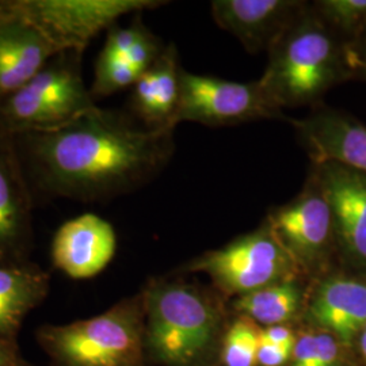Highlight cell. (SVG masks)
Segmentation results:
<instances>
[{"label":"cell","instance_id":"7402d4cb","mask_svg":"<svg viewBox=\"0 0 366 366\" xmlns=\"http://www.w3.org/2000/svg\"><path fill=\"white\" fill-rule=\"evenodd\" d=\"M140 75L142 74L125 59L101 51L95 63L94 80L90 87L92 99L97 102V99L113 95L127 87H133Z\"/></svg>","mask_w":366,"mask_h":366},{"label":"cell","instance_id":"ba28073f","mask_svg":"<svg viewBox=\"0 0 366 366\" xmlns=\"http://www.w3.org/2000/svg\"><path fill=\"white\" fill-rule=\"evenodd\" d=\"M284 119L257 81L242 83L225 79L181 72L179 102L172 119L175 128L181 122H197L207 127H232L259 119Z\"/></svg>","mask_w":366,"mask_h":366},{"label":"cell","instance_id":"7c38bea8","mask_svg":"<svg viewBox=\"0 0 366 366\" xmlns=\"http://www.w3.org/2000/svg\"><path fill=\"white\" fill-rule=\"evenodd\" d=\"M116 251L113 225L95 213H83L56 231L51 259L54 269L71 280H90L105 270Z\"/></svg>","mask_w":366,"mask_h":366},{"label":"cell","instance_id":"8992f818","mask_svg":"<svg viewBox=\"0 0 366 366\" xmlns=\"http://www.w3.org/2000/svg\"><path fill=\"white\" fill-rule=\"evenodd\" d=\"M184 269L209 275L217 288L237 297L302 277L266 220L258 229L239 236L222 249L204 254Z\"/></svg>","mask_w":366,"mask_h":366},{"label":"cell","instance_id":"d6986e66","mask_svg":"<svg viewBox=\"0 0 366 366\" xmlns=\"http://www.w3.org/2000/svg\"><path fill=\"white\" fill-rule=\"evenodd\" d=\"M308 293L300 278L288 280L254 290L237 297L235 308L263 327L282 326L293 320L305 308Z\"/></svg>","mask_w":366,"mask_h":366},{"label":"cell","instance_id":"277c9868","mask_svg":"<svg viewBox=\"0 0 366 366\" xmlns=\"http://www.w3.org/2000/svg\"><path fill=\"white\" fill-rule=\"evenodd\" d=\"M37 340L54 366H144L143 295L89 319L44 326Z\"/></svg>","mask_w":366,"mask_h":366},{"label":"cell","instance_id":"ac0fdd59","mask_svg":"<svg viewBox=\"0 0 366 366\" xmlns=\"http://www.w3.org/2000/svg\"><path fill=\"white\" fill-rule=\"evenodd\" d=\"M51 277L37 263L0 261V337L16 340L27 315L46 299Z\"/></svg>","mask_w":366,"mask_h":366},{"label":"cell","instance_id":"5bb4252c","mask_svg":"<svg viewBox=\"0 0 366 366\" xmlns=\"http://www.w3.org/2000/svg\"><path fill=\"white\" fill-rule=\"evenodd\" d=\"M304 311L319 331L342 345H352L366 326V280L326 275L310 290Z\"/></svg>","mask_w":366,"mask_h":366},{"label":"cell","instance_id":"e0dca14e","mask_svg":"<svg viewBox=\"0 0 366 366\" xmlns=\"http://www.w3.org/2000/svg\"><path fill=\"white\" fill-rule=\"evenodd\" d=\"M181 72L177 46H164L155 64L140 75L133 86L132 116L148 129H175V116L179 94Z\"/></svg>","mask_w":366,"mask_h":366},{"label":"cell","instance_id":"484cf974","mask_svg":"<svg viewBox=\"0 0 366 366\" xmlns=\"http://www.w3.org/2000/svg\"><path fill=\"white\" fill-rule=\"evenodd\" d=\"M292 354L293 352L290 350L262 342L259 337V347H258V357H257L258 366H287Z\"/></svg>","mask_w":366,"mask_h":366},{"label":"cell","instance_id":"3957f363","mask_svg":"<svg viewBox=\"0 0 366 366\" xmlns=\"http://www.w3.org/2000/svg\"><path fill=\"white\" fill-rule=\"evenodd\" d=\"M142 295L145 353L152 361L196 366L209 355L222 325L216 301L177 280H152Z\"/></svg>","mask_w":366,"mask_h":366},{"label":"cell","instance_id":"6da1fadb","mask_svg":"<svg viewBox=\"0 0 366 366\" xmlns=\"http://www.w3.org/2000/svg\"><path fill=\"white\" fill-rule=\"evenodd\" d=\"M30 189L51 198L99 202L154 179L174 154L172 129L97 106L51 132L14 136Z\"/></svg>","mask_w":366,"mask_h":366},{"label":"cell","instance_id":"9c48e42d","mask_svg":"<svg viewBox=\"0 0 366 366\" xmlns=\"http://www.w3.org/2000/svg\"><path fill=\"white\" fill-rule=\"evenodd\" d=\"M266 222L302 275L320 272L337 247L331 208L312 174L292 201L269 212Z\"/></svg>","mask_w":366,"mask_h":366},{"label":"cell","instance_id":"4fadbf2b","mask_svg":"<svg viewBox=\"0 0 366 366\" xmlns=\"http://www.w3.org/2000/svg\"><path fill=\"white\" fill-rule=\"evenodd\" d=\"M290 122L314 164L337 163L366 175V125L328 107Z\"/></svg>","mask_w":366,"mask_h":366},{"label":"cell","instance_id":"8fae6325","mask_svg":"<svg viewBox=\"0 0 366 366\" xmlns=\"http://www.w3.org/2000/svg\"><path fill=\"white\" fill-rule=\"evenodd\" d=\"M33 197L13 136L0 131V261H27Z\"/></svg>","mask_w":366,"mask_h":366},{"label":"cell","instance_id":"4316f807","mask_svg":"<svg viewBox=\"0 0 366 366\" xmlns=\"http://www.w3.org/2000/svg\"><path fill=\"white\" fill-rule=\"evenodd\" d=\"M350 64L354 75L366 79V27L362 33L349 44Z\"/></svg>","mask_w":366,"mask_h":366},{"label":"cell","instance_id":"5b68a950","mask_svg":"<svg viewBox=\"0 0 366 366\" xmlns=\"http://www.w3.org/2000/svg\"><path fill=\"white\" fill-rule=\"evenodd\" d=\"M81 51L56 53L0 104V131L10 136L51 132L97 107L81 74Z\"/></svg>","mask_w":366,"mask_h":366},{"label":"cell","instance_id":"ffe728a7","mask_svg":"<svg viewBox=\"0 0 366 366\" xmlns=\"http://www.w3.org/2000/svg\"><path fill=\"white\" fill-rule=\"evenodd\" d=\"M312 9L346 44H352L366 27V0H319Z\"/></svg>","mask_w":366,"mask_h":366},{"label":"cell","instance_id":"cb8c5ba5","mask_svg":"<svg viewBox=\"0 0 366 366\" xmlns=\"http://www.w3.org/2000/svg\"><path fill=\"white\" fill-rule=\"evenodd\" d=\"M139 16L140 14L136 15L134 21L129 26L122 27L114 25L110 27L107 30V37H106L102 52L125 59L127 54L131 51L132 46L137 42V39H140V36L143 34L147 27Z\"/></svg>","mask_w":366,"mask_h":366},{"label":"cell","instance_id":"83f0119b","mask_svg":"<svg viewBox=\"0 0 366 366\" xmlns=\"http://www.w3.org/2000/svg\"><path fill=\"white\" fill-rule=\"evenodd\" d=\"M22 361L18 340L0 337V366H19Z\"/></svg>","mask_w":366,"mask_h":366},{"label":"cell","instance_id":"30bf717a","mask_svg":"<svg viewBox=\"0 0 366 366\" xmlns=\"http://www.w3.org/2000/svg\"><path fill=\"white\" fill-rule=\"evenodd\" d=\"M311 174L330 204L337 249L366 270V175L330 162L316 163Z\"/></svg>","mask_w":366,"mask_h":366},{"label":"cell","instance_id":"603a6c76","mask_svg":"<svg viewBox=\"0 0 366 366\" xmlns=\"http://www.w3.org/2000/svg\"><path fill=\"white\" fill-rule=\"evenodd\" d=\"M340 358V342L317 330L301 334L287 366H338Z\"/></svg>","mask_w":366,"mask_h":366},{"label":"cell","instance_id":"9a60e30c","mask_svg":"<svg viewBox=\"0 0 366 366\" xmlns=\"http://www.w3.org/2000/svg\"><path fill=\"white\" fill-rule=\"evenodd\" d=\"M307 6L300 0H213L214 22L251 53L269 51Z\"/></svg>","mask_w":366,"mask_h":366},{"label":"cell","instance_id":"f546056e","mask_svg":"<svg viewBox=\"0 0 366 366\" xmlns=\"http://www.w3.org/2000/svg\"><path fill=\"white\" fill-rule=\"evenodd\" d=\"M19 366H33L31 365V364H29V362H27V361H25V360H24V361H22V362H21V365Z\"/></svg>","mask_w":366,"mask_h":366},{"label":"cell","instance_id":"f1b7e54d","mask_svg":"<svg viewBox=\"0 0 366 366\" xmlns=\"http://www.w3.org/2000/svg\"><path fill=\"white\" fill-rule=\"evenodd\" d=\"M360 347H361V353H362V357H364V361H365L366 364V326L362 330L361 337H360Z\"/></svg>","mask_w":366,"mask_h":366},{"label":"cell","instance_id":"d4e9b609","mask_svg":"<svg viewBox=\"0 0 366 366\" xmlns=\"http://www.w3.org/2000/svg\"><path fill=\"white\" fill-rule=\"evenodd\" d=\"M261 340L293 352L297 338L292 328H289L287 325H282L261 328Z\"/></svg>","mask_w":366,"mask_h":366},{"label":"cell","instance_id":"7a4b0ae2","mask_svg":"<svg viewBox=\"0 0 366 366\" xmlns=\"http://www.w3.org/2000/svg\"><path fill=\"white\" fill-rule=\"evenodd\" d=\"M267 52L259 83L280 110L316 105L330 89L353 76L349 44L308 4Z\"/></svg>","mask_w":366,"mask_h":366},{"label":"cell","instance_id":"52a82bcc","mask_svg":"<svg viewBox=\"0 0 366 366\" xmlns=\"http://www.w3.org/2000/svg\"><path fill=\"white\" fill-rule=\"evenodd\" d=\"M164 4L157 0H0V7L19 15L48 39L57 52L81 51L101 31L129 14Z\"/></svg>","mask_w":366,"mask_h":366},{"label":"cell","instance_id":"44dd1931","mask_svg":"<svg viewBox=\"0 0 366 366\" xmlns=\"http://www.w3.org/2000/svg\"><path fill=\"white\" fill-rule=\"evenodd\" d=\"M261 328L246 316L236 319L222 342L224 366H258Z\"/></svg>","mask_w":366,"mask_h":366},{"label":"cell","instance_id":"2e32d148","mask_svg":"<svg viewBox=\"0 0 366 366\" xmlns=\"http://www.w3.org/2000/svg\"><path fill=\"white\" fill-rule=\"evenodd\" d=\"M56 53L36 27L0 7V104L26 84Z\"/></svg>","mask_w":366,"mask_h":366}]
</instances>
